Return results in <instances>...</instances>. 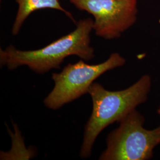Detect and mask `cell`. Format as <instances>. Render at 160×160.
<instances>
[{"mask_svg": "<svg viewBox=\"0 0 160 160\" xmlns=\"http://www.w3.org/2000/svg\"><path fill=\"white\" fill-rule=\"evenodd\" d=\"M93 22L91 18L81 19L76 23L74 30L39 49L22 51L12 45L4 49L1 48V68L6 66L12 71L26 65L34 72L43 74L53 69H60L69 56L90 61L95 57L90 38Z\"/></svg>", "mask_w": 160, "mask_h": 160, "instance_id": "cell-1", "label": "cell"}, {"mask_svg": "<svg viewBox=\"0 0 160 160\" xmlns=\"http://www.w3.org/2000/svg\"><path fill=\"white\" fill-rule=\"evenodd\" d=\"M152 88V78L148 74L126 89L118 91L106 90L102 85L93 82L88 94L92 98V109L86 123L80 151L81 158H88L98 136L114 122H119L139 106L145 103Z\"/></svg>", "mask_w": 160, "mask_h": 160, "instance_id": "cell-2", "label": "cell"}, {"mask_svg": "<svg viewBox=\"0 0 160 160\" xmlns=\"http://www.w3.org/2000/svg\"><path fill=\"white\" fill-rule=\"evenodd\" d=\"M145 118L137 109L119 122L106 138V148L100 160H149L160 145V125L144 128Z\"/></svg>", "mask_w": 160, "mask_h": 160, "instance_id": "cell-3", "label": "cell"}, {"mask_svg": "<svg viewBox=\"0 0 160 160\" xmlns=\"http://www.w3.org/2000/svg\"><path fill=\"white\" fill-rule=\"evenodd\" d=\"M126 61L119 53L114 52L107 60L98 64L90 65L82 59L68 63L59 73L52 74L54 87L43 100L45 106L54 110L60 109L88 93L90 86L100 76L123 66Z\"/></svg>", "mask_w": 160, "mask_h": 160, "instance_id": "cell-4", "label": "cell"}, {"mask_svg": "<svg viewBox=\"0 0 160 160\" xmlns=\"http://www.w3.org/2000/svg\"><path fill=\"white\" fill-rule=\"evenodd\" d=\"M81 11L94 17L95 34L106 40L120 38L137 22V0H69Z\"/></svg>", "mask_w": 160, "mask_h": 160, "instance_id": "cell-5", "label": "cell"}, {"mask_svg": "<svg viewBox=\"0 0 160 160\" xmlns=\"http://www.w3.org/2000/svg\"><path fill=\"white\" fill-rule=\"evenodd\" d=\"M18 4L16 16L12 24V33L17 36L24 22L33 12L42 9H53L63 12L75 23H77L72 14L61 6L59 0H16Z\"/></svg>", "mask_w": 160, "mask_h": 160, "instance_id": "cell-6", "label": "cell"}, {"mask_svg": "<svg viewBox=\"0 0 160 160\" xmlns=\"http://www.w3.org/2000/svg\"><path fill=\"white\" fill-rule=\"evenodd\" d=\"M157 114H158L160 118V106H159V107L158 108V109L157 110Z\"/></svg>", "mask_w": 160, "mask_h": 160, "instance_id": "cell-7", "label": "cell"}]
</instances>
